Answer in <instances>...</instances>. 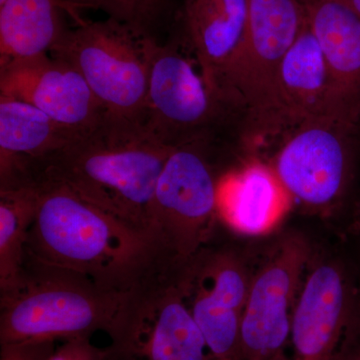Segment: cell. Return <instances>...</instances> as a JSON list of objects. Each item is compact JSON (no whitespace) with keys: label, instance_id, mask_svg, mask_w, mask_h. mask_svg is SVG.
<instances>
[{"label":"cell","instance_id":"obj_20","mask_svg":"<svg viewBox=\"0 0 360 360\" xmlns=\"http://www.w3.org/2000/svg\"><path fill=\"white\" fill-rule=\"evenodd\" d=\"M105 349L94 347L90 340L65 341L44 360H104Z\"/></svg>","mask_w":360,"mask_h":360},{"label":"cell","instance_id":"obj_7","mask_svg":"<svg viewBox=\"0 0 360 360\" xmlns=\"http://www.w3.org/2000/svg\"><path fill=\"white\" fill-rule=\"evenodd\" d=\"M305 21L307 11L300 0L248 1V32L229 78V101L243 115L245 134L281 129L279 72Z\"/></svg>","mask_w":360,"mask_h":360},{"label":"cell","instance_id":"obj_23","mask_svg":"<svg viewBox=\"0 0 360 360\" xmlns=\"http://www.w3.org/2000/svg\"><path fill=\"white\" fill-rule=\"evenodd\" d=\"M340 360H360V335L350 345Z\"/></svg>","mask_w":360,"mask_h":360},{"label":"cell","instance_id":"obj_21","mask_svg":"<svg viewBox=\"0 0 360 360\" xmlns=\"http://www.w3.org/2000/svg\"><path fill=\"white\" fill-rule=\"evenodd\" d=\"M56 342H25L2 345L0 360H44L56 349Z\"/></svg>","mask_w":360,"mask_h":360},{"label":"cell","instance_id":"obj_22","mask_svg":"<svg viewBox=\"0 0 360 360\" xmlns=\"http://www.w3.org/2000/svg\"><path fill=\"white\" fill-rule=\"evenodd\" d=\"M97 1L108 4L122 13H131L136 9L141 8L142 4L148 2V0H97Z\"/></svg>","mask_w":360,"mask_h":360},{"label":"cell","instance_id":"obj_2","mask_svg":"<svg viewBox=\"0 0 360 360\" xmlns=\"http://www.w3.org/2000/svg\"><path fill=\"white\" fill-rule=\"evenodd\" d=\"M35 193V212L26 253L61 269L89 277L108 290H125L146 269L160 245L42 175L23 179Z\"/></svg>","mask_w":360,"mask_h":360},{"label":"cell","instance_id":"obj_3","mask_svg":"<svg viewBox=\"0 0 360 360\" xmlns=\"http://www.w3.org/2000/svg\"><path fill=\"white\" fill-rule=\"evenodd\" d=\"M125 290L35 259L25 251L15 283L0 290V345L90 340L110 331Z\"/></svg>","mask_w":360,"mask_h":360},{"label":"cell","instance_id":"obj_12","mask_svg":"<svg viewBox=\"0 0 360 360\" xmlns=\"http://www.w3.org/2000/svg\"><path fill=\"white\" fill-rule=\"evenodd\" d=\"M0 96L30 104L82 134L108 118L79 71L58 56H44L0 68Z\"/></svg>","mask_w":360,"mask_h":360},{"label":"cell","instance_id":"obj_11","mask_svg":"<svg viewBox=\"0 0 360 360\" xmlns=\"http://www.w3.org/2000/svg\"><path fill=\"white\" fill-rule=\"evenodd\" d=\"M307 257L302 240L288 239L250 283L241 319L243 360H274L281 354L290 340L295 296Z\"/></svg>","mask_w":360,"mask_h":360},{"label":"cell","instance_id":"obj_19","mask_svg":"<svg viewBox=\"0 0 360 360\" xmlns=\"http://www.w3.org/2000/svg\"><path fill=\"white\" fill-rule=\"evenodd\" d=\"M34 212L35 193L30 182L0 184V290L11 288L20 276Z\"/></svg>","mask_w":360,"mask_h":360},{"label":"cell","instance_id":"obj_16","mask_svg":"<svg viewBox=\"0 0 360 360\" xmlns=\"http://www.w3.org/2000/svg\"><path fill=\"white\" fill-rule=\"evenodd\" d=\"M307 20L321 45L336 101L360 111V16L342 0L304 4Z\"/></svg>","mask_w":360,"mask_h":360},{"label":"cell","instance_id":"obj_8","mask_svg":"<svg viewBox=\"0 0 360 360\" xmlns=\"http://www.w3.org/2000/svg\"><path fill=\"white\" fill-rule=\"evenodd\" d=\"M207 137L172 146L156 184L151 231L163 250L182 262L200 251L217 212V186Z\"/></svg>","mask_w":360,"mask_h":360},{"label":"cell","instance_id":"obj_9","mask_svg":"<svg viewBox=\"0 0 360 360\" xmlns=\"http://www.w3.org/2000/svg\"><path fill=\"white\" fill-rule=\"evenodd\" d=\"M356 271L342 262L311 270L291 316V360H340L360 333Z\"/></svg>","mask_w":360,"mask_h":360},{"label":"cell","instance_id":"obj_10","mask_svg":"<svg viewBox=\"0 0 360 360\" xmlns=\"http://www.w3.org/2000/svg\"><path fill=\"white\" fill-rule=\"evenodd\" d=\"M229 110H236L214 96L186 56L174 47L155 44L143 120L149 131L176 146L207 137L210 127Z\"/></svg>","mask_w":360,"mask_h":360},{"label":"cell","instance_id":"obj_25","mask_svg":"<svg viewBox=\"0 0 360 360\" xmlns=\"http://www.w3.org/2000/svg\"><path fill=\"white\" fill-rule=\"evenodd\" d=\"M6 1H7V0H0V6H1V4H4Z\"/></svg>","mask_w":360,"mask_h":360},{"label":"cell","instance_id":"obj_13","mask_svg":"<svg viewBox=\"0 0 360 360\" xmlns=\"http://www.w3.org/2000/svg\"><path fill=\"white\" fill-rule=\"evenodd\" d=\"M292 196L272 165L251 160L220 175L217 217L245 236L270 233L292 207Z\"/></svg>","mask_w":360,"mask_h":360},{"label":"cell","instance_id":"obj_18","mask_svg":"<svg viewBox=\"0 0 360 360\" xmlns=\"http://www.w3.org/2000/svg\"><path fill=\"white\" fill-rule=\"evenodd\" d=\"M63 0H7L0 6V68L49 56L65 37Z\"/></svg>","mask_w":360,"mask_h":360},{"label":"cell","instance_id":"obj_24","mask_svg":"<svg viewBox=\"0 0 360 360\" xmlns=\"http://www.w3.org/2000/svg\"><path fill=\"white\" fill-rule=\"evenodd\" d=\"M360 16V0H342Z\"/></svg>","mask_w":360,"mask_h":360},{"label":"cell","instance_id":"obj_1","mask_svg":"<svg viewBox=\"0 0 360 360\" xmlns=\"http://www.w3.org/2000/svg\"><path fill=\"white\" fill-rule=\"evenodd\" d=\"M172 146L143 124L108 118L68 148L26 165L70 187L135 231L153 236L151 205Z\"/></svg>","mask_w":360,"mask_h":360},{"label":"cell","instance_id":"obj_17","mask_svg":"<svg viewBox=\"0 0 360 360\" xmlns=\"http://www.w3.org/2000/svg\"><path fill=\"white\" fill-rule=\"evenodd\" d=\"M82 135L30 104L0 96V180L58 153Z\"/></svg>","mask_w":360,"mask_h":360},{"label":"cell","instance_id":"obj_15","mask_svg":"<svg viewBox=\"0 0 360 360\" xmlns=\"http://www.w3.org/2000/svg\"><path fill=\"white\" fill-rule=\"evenodd\" d=\"M278 108L281 129L331 113L360 112L336 101L328 63L307 20L281 65Z\"/></svg>","mask_w":360,"mask_h":360},{"label":"cell","instance_id":"obj_4","mask_svg":"<svg viewBox=\"0 0 360 360\" xmlns=\"http://www.w3.org/2000/svg\"><path fill=\"white\" fill-rule=\"evenodd\" d=\"M108 335L104 360H213L189 307L184 262L161 248L127 288Z\"/></svg>","mask_w":360,"mask_h":360},{"label":"cell","instance_id":"obj_5","mask_svg":"<svg viewBox=\"0 0 360 360\" xmlns=\"http://www.w3.org/2000/svg\"><path fill=\"white\" fill-rule=\"evenodd\" d=\"M274 167L293 200L360 219V112L310 118L291 127Z\"/></svg>","mask_w":360,"mask_h":360},{"label":"cell","instance_id":"obj_14","mask_svg":"<svg viewBox=\"0 0 360 360\" xmlns=\"http://www.w3.org/2000/svg\"><path fill=\"white\" fill-rule=\"evenodd\" d=\"M250 0H191L186 25L206 84L220 101L229 97L232 66L245 42Z\"/></svg>","mask_w":360,"mask_h":360},{"label":"cell","instance_id":"obj_6","mask_svg":"<svg viewBox=\"0 0 360 360\" xmlns=\"http://www.w3.org/2000/svg\"><path fill=\"white\" fill-rule=\"evenodd\" d=\"M155 44L117 20L84 22L68 30L51 56L79 71L108 118L143 124Z\"/></svg>","mask_w":360,"mask_h":360}]
</instances>
